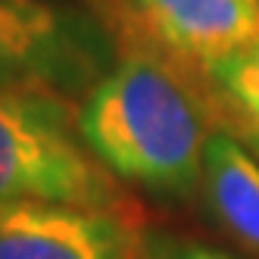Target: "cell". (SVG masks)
I'll list each match as a JSON object with an SVG mask.
<instances>
[{
  "label": "cell",
  "mask_w": 259,
  "mask_h": 259,
  "mask_svg": "<svg viewBox=\"0 0 259 259\" xmlns=\"http://www.w3.org/2000/svg\"><path fill=\"white\" fill-rule=\"evenodd\" d=\"M119 60V31L81 0H0V91L75 106Z\"/></svg>",
  "instance_id": "cell-3"
},
{
  "label": "cell",
  "mask_w": 259,
  "mask_h": 259,
  "mask_svg": "<svg viewBox=\"0 0 259 259\" xmlns=\"http://www.w3.org/2000/svg\"><path fill=\"white\" fill-rule=\"evenodd\" d=\"M153 41L197 69L259 44V0H132Z\"/></svg>",
  "instance_id": "cell-5"
},
{
  "label": "cell",
  "mask_w": 259,
  "mask_h": 259,
  "mask_svg": "<svg viewBox=\"0 0 259 259\" xmlns=\"http://www.w3.org/2000/svg\"><path fill=\"white\" fill-rule=\"evenodd\" d=\"M203 75L237 125L259 128V44L203 66Z\"/></svg>",
  "instance_id": "cell-7"
},
{
  "label": "cell",
  "mask_w": 259,
  "mask_h": 259,
  "mask_svg": "<svg viewBox=\"0 0 259 259\" xmlns=\"http://www.w3.org/2000/svg\"><path fill=\"white\" fill-rule=\"evenodd\" d=\"M219 106L203 69L178 60L135 19L113 69L78 103L75 125L119 181L181 194L203 175Z\"/></svg>",
  "instance_id": "cell-1"
},
{
  "label": "cell",
  "mask_w": 259,
  "mask_h": 259,
  "mask_svg": "<svg viewBox=\"0 0 259 259\" xmlns=\"http://www.w3.org/2000/svg\"><path fill=\"white\" fill-rule=\"evenodd\" d=\"M156 259H228L209 247H194V244H175V247H162Z\"/></svg>",
  "instance_id": "cell-9"
},
{
  "label": "cell",
  "mask_w": 259,
  "mask_h": 259,
  "mask_svg": "<svg viewBox=\"0 0 259 259\" xmlns=\"http://www.w3.org/2000/svg\"><path fill=\"white\" fill-rule=\"evenodd\" d=\"M0 259H147L138 209L0 206Z\"/></svg>",
  "instance_id": "cell-4"
},
{
  "label": "cell",
  "mask_w": 259,
  "mask_h": 259,
  "mask_svg": "<svg viewBox=\"0 0 259 259\" xmlns=\"http://www.w3.org/2000/svg\"><path fill=\"white\" fill-rule=\"evenodd\" d=\"M81 4H88L91 10H97L116 31H119V25H132L135 22L132 0H128V4H122V0H81Z\"/></svg>",
  "instance_id": "cell-8"
},
{
  "label": "cell",
  "mask_w": 259,
  "mask_h": 259,
  "mask_svg": "<svg viewBox=\"0 0 259 259\" xmlns=\"http://www.w3.org/2000/svg\"><path fill=\"white\" fill-rule=\"evenodd\" d=\"M200 184L215 219L244 247L259 250V159L234 135L215 132L203 153Z\"/></svg>",
  "instance_id": "cell-6"
},
{
  "label": "cell",
  "mask_w": 259,
  "mask_h": 259,
  "mask_svg": "<svg viewBox=\"0 0 259 259\" xmlns=\"http://www.w3.org/2000/svg\"><path fill=\"white\" fill-rule=\"evenodd\" d=\"M75 113L60 100L0 91V206L138 209L119 178L84 147Z\"/></svg>",
  "instance_id": "cell-2"
},
{
  "label": "cell",
  "mask_w": 259,
  "mask_h": 259,
  "mask_svg": "<svg viewBox=\"0 0 259 259\" xmlns=\"http://www.w3.org/2000/svg\"><path fill=\"white\" fill-rule=\"evenodd\" d=\"M240 135H244L247 147H250V153L259 159V128L256 125H240Z\"/></svg>",
  "instance_id": "cell-10"
}]
</instances>
